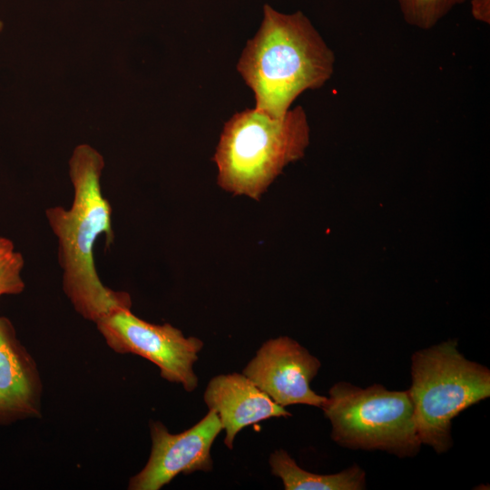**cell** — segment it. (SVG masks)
Returning <instances> with one entry per match:
<instances>
[{
	"label": "cell",
	"mask_w": 490,
	"mask_h": 490,
	"mask_svg": "<svg viewBox=\"0 0 490 490\" xmlns=\"http://www.w3.org/2000/svg\"><path fill=\"white\" fill-rule=\"evenodd\" d=\"M104 165L96 149L85 143L76 146L69 160L71 207L45 210L58 242L63 290L74 310L93 323L116 309L132 307L129 293L106 287L94 263L99 238L104 235L108 245L114 240L113 209L101 185Z\"/></svg>",
	"instance_id": "6da1fadb"
},
{
	"label": "cell",
	"mask_w": 490,
	"mask_h": 490,
	"mask_svg": "<svg viewBox=\"0 0 490 490\" xmlns=\"http://www.w3.org/2000/svg\"><path fill=\"white\" fill-rule=\"evenodd\" d=\"M334 65L333 51L301 11L283 14L265 4L237 71L254 93L255 108L280 117L302 93L322 87Z\"/></svg>",
	"instance_id": "7a4b0ae2"
},
{
	"label": "cell",
	"mask_w": 490,
	"mask_h": 490,
	"mask_svg": "<svg viewBox=\"0 0 490 490\" xmlns=\"http://www.w3.org/2000/svg\"><path fill=\"white\" fill-rule=\"evenodd\" d=\"M309 132L301 106L280 117L256 108L234 113L224 123L212 157L217 184L232 195L260 201L283 168L303 155Z\"/></svg>",
	"instance_id": "3957f363"
},
{
	"label": "cell",
	"mask_w": 490,
	"mask_h": 490,
	"mask_svg": "<svg viewBox=\"0 0 490 490\" xmlns=\"http://www.w3.org/2000/svg\"><path fill=\"white\" fill-rule=\"evenodd\" d=\"M410 395L422 444L436 453L452 446V420L490 397V371L466 359L456 341L416 351L412 356Z\"/></svg>",
	"instance_id": "277c9868"
},
{
	"label": "cell",
	"mask_w": 490,
	"mask_h": 490,
	"mask_svg": "<svg viewBox=\"0 0 490 490\" xmlns=\"http://www.w3.org/2000/svg\"><path fill=\"white\" fill-rule=\"evenodd\" d=\"M321 407L329 419L331 438L351 449L381 450L398 457L415 456L422 445L407 391L367 388L348 382L333 385Z\"/></svg>",
	"instance_id": "5b68a950"
},
{
	"label": "cell",
	"mask_w": 490,
	"mask_h": 490,
	"mask_svg": "<svg viewBox=\"0 0 490 490\" xmlns=\"http://www.w3.org/2000/svg\"><path fill=\"white\" fill-rule=\"evenodd\" d=\"M108 347L119 354L142 357L160 369L161 377L181 384L187 392L198 386L193 365L203 348L201 339L186 338L169 323L152 324L134 315L131 308L116 309L95 322Z\"/></svg>",
	"instance_id": "8992f818"
},
{
	"label": "cell",
	"mask_w": 490,
	"mask_h": 490,
	"mask_svg": "<svg viewBox=\"0 0 490 490\" xmlns=\"http://www.w3.org/2000/svg\"><path fill=\"white\" fill-rule=\"evenodd\" d=\"M221 430L220 418L212 409L179 434H171L160 421H151V454L144 467L131 477L128 489L159 490L180 474L211 471V448Z\"/></svg>",
	"instance_id": "52a82bcc"
},
{
	"label": "cell",
	"mask_w": 490,
	"mask_h": 490,
	"mask_svg": "<svg viewBox=\"0 0 490 490\" xmlns=\"http://www.w3.org/2000/svg\"><path fill=\"white\" fill-rule=\"evenodd\" d=\"M320 366L307 348L283 336L265 341L242 374L283 407L304 404L321 408L327 397L310 387Z\"/></svg>",
	"instance_id": "ba28073f"
},
{
	"label": "cell",
	"mask_w": 490,
	"mask_h": 490,
	"mask_svg": "<svg viewBox=\"0 0 490 490\" xmlns=\"http://www.w3.org/2000/svg\"><path fill=\"white\" fill-rule=\"evenodd\" d=\"M42 381L36 363L12 322L0 316V425L41 415Z\"/></svg>",
	"instance_id": "9c48e42d"
},
{
	"label": "cell",
	"mask_w": 490,
	"mask_h": 490,
	"mask_svg": "<svg viewBox=\"0 0 490 490\" xmlns=\"http://www.w3.org/2000/svg\"><path fill=\"white\" fill-rule=\"evenodd\" d=\"M203 399L208 408L217 413L226 432L224 444L230 450L235 436L244 427L270 417L291 416L242 373L213 377Z\"/></svg>",
	"instance_id": "30bf717a"
},
{
	"label": "cell",
	"mask_w": 490,
	"mask_h": 490,
	"mask_svg": "<svg viewBox=\"0 0 490 490\" xmlns=\"http://www.w3.org/2000/svg\"><path fill=\"white\" fill-rule=\"evenodd\" d=\"M269 463L285 490H362L366 486L365 472L358 465L337 474H314L300 468L284 449L271 453Z\"/></svg>",
	"instance_id": "8fae6325"
},
{
	"label": "cell",
	"mask_w": 490,
	"mask_h": 490,
	"mask_svg": "<svg viewBox=\"0 0 490 490\" xmlns=\"http://www.w3.org/2000/svg\"><path fill=\"white\" fill-rule=\"evenodd\" d=\"M469 0H396L404 20L422 30L435 27L455 7Z\"/></svg>",
	"instance_id": "7c38bea8"
},
{
	"label": "cell",
	"mask_w": 490,
	"mask_h": 490,
	"mask_svg": "<svg viewBox=\"0 0 490 490\" xmlns=\"http://www.w3.org/2000/svg\"><path fill=\"white\" fill-rule=\"evenodd\" d=\"M24 259L14 242L8 238L0 237V298L24 291Z\"/></svg>",
	"instance_id": "4fadbf2b"
},
{
	"label": "cell",
	"mask_w": 490,
	"mask_h": 490,
	"mask_svg": "<svg viewBox=\"0 0 490 490\" xmlns=\"http://www.w3.org/2000/svg\"><path fill=\"white\" fill-rule=\"evenodd\" d=\"M473 17L481 23L490 24V0H469Z\"/></svg>",
	"instance_id": "5bb4252c"
},
{
	"label": "cell",
	"mask_w": 490,
	"mask_h": 490,
	"mask_svg": "<svg viewBox=\"0 0 490 490\" xmlns=\"http://www.w3.org/2000/svg\"><path fill=\"white\" fill-rule=\"evenodd\" d=\"M3 27H4L3 22L0 21V32L2 31Z\"/></svg>",
	"instance_id": "9a60e30c"
}]
</instances>
